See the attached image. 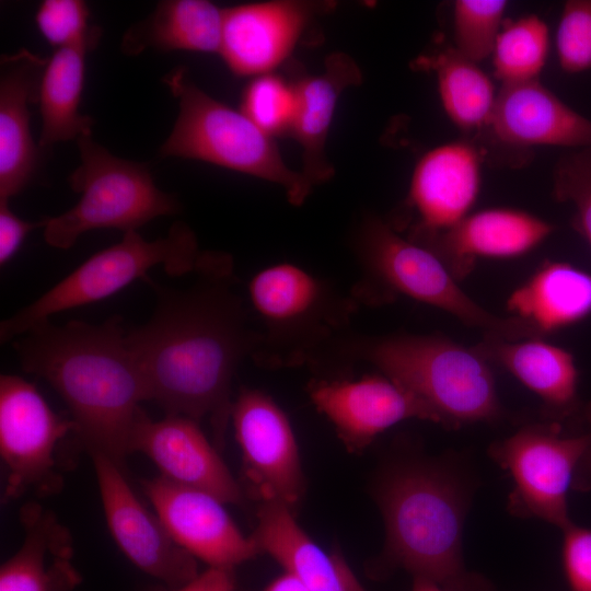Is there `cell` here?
I'll return each mask as SVG.
<instances>
[{
  "label": "cell",
  "mask_w": 591,
  "mask_h": 591,
  "mask_svg": "<svg viewBox=\"0 0 591 591\" xmlns=\"http://www.w3.org/2000/svg\"><path fill=\"white\" fill-rule=\"evenodd\" d=\"M306 392L349 452H361L404 420L439 425L434 413L418 396L381 372L358 379L314 378Z\"/></svg>",
  "instance_id": "5bb4252c"
},
{
  "label": "cell",
  "mask_w": 591,
  "mask_h": 591,
  "mask_svg": "<svg viewBox=\"0 0 591 591\" xmlns=\"http://www.w3.org/2000/svg\"><path fill=\"white\" fill-rule=\"evenodd\" d=\"M185 288L143 279L154 293L150 318L127 331L147 399L165 415L209 418L219 443L231 419V384L239 364L253 357L258 333L236 290L233 258L201 252Z\"/></svg>",
  "instance_id": "6da1fadb"
},
{
  "label": "cell",
  "mask_w": 591,
  "mask_h": 591,
  "mask_svg": "<svg viewBox=\"0 0 591 591\" xmlns=\"http://www.w3.org/2000/svg\"><path fill=\"white\" fill-rule=\"evenodd\" d=\"M200 255L194 231L182 221L154 241L137 231L125 232L118 243L89 257L37 300L2 321L0 340H14L56 313L103 300L137 279L143 280L155 266L170 276L193 274Z\"/></svg>",
  "instance_id": "9c48e42d"
},
{
  "label": "cell",
  "mask_w": 591,
  "mask_h": 591,
  "mask_svg": "<svg viewBox=\"0 0 591 591\" xmlns=\"http://www.w3.org/2000/svg\"><path fill=\"white\" fill-rule=\"evenodd\" d=\"M575 428L544 420L518 428L488 447V455L512 479L507 509L559 530L572 522L568 493L577 467L591 445V425Z\"/></svg>",
  "instance_id": "30bf717a"
},
{
  "label": "cell",
  "mask_w": 591,
  "mask_h": 591,
  "mask_svg": "<svg viewBox=\"0 0 591 591\" xmlns=\"http://www.w3.org/2000/svg\"><path fill=\"white\" fill-rule=\"evenodd\" d=\"M561 566L570 591H591V529L573 521L560 530Z\"/></svg>",
  "instance_id": "d590c367"
},
{
  "label": "cell",
  "mask_w": 591,
  "mask_h": 591,
  "mask_svg": "<svg viewBox=\"0 0 591 591\" xmlns=\"http://www.w3.org/2000/svg\"><path fill=\"white\" fill-rule=\"evenodd\" d=\"M24 538L0 569V591H69L81 580L71 563L72 538L48 509L27 502L21 509Z\"/></svg>",
  "instance_id": "cb8c5ba5"
},
{
  "label": "cell",
  "mask_w": 591,
  "mask_h": 591,
  "mask_svg": "<svg viewBox=\"0 0 591 591\" xmlns=\"http://www.w3.org/2000/svg\"><path fill=\"white\" fill-rule=\"evenodd\" d=\"M236 577L232 568L208 567L188 582L171 591H235Z\"/></svg>",
  "instance_id": "74e56055"
},
{
  "label": "cell",
  "mask_w": 591,
  "mask_h": 591,
  "mask_svg": "<svg viewBox=\"0 0 591 591\" xmlns=\"http://www.w3.org/2000/svg\"><path fill=\"white\" fill-rule=\"evenodd\" d=\"M46 61L25 48L1 59L0 199L20 194L37 172L39 151L31 132L28 104L37 101Z\"/></svg>",
  "instance_id": "7402d4cb"
},
{
  "label": "cell",
  "mask_w": 591,
  "mask_h": 591,
  "mask_svg": "<svg viewBox=\"0 0 591 591\" xmlns=\"http://www.w3.org/2000/svg\"><path fill=\"white\" fill-rule=\"evenodd\" d=\"M488 126L508 146L591 148V120L538 80L502 84Z\"/></svg>",
  "instance_id": "44dd1931"
},
{
  "label": "cell",
  "mask_w": 591,
  "mask_h": 591,
  "mask_svg": "<svg viewBox=\"0 0 591 591\" xmlns=\"http://www.w3.org/2000/svg\"><path fill=\"white\" fill-rule=\"evenodd\" d=\"M231 419L254 495L260 502H279L293 510L305 484L286 413L265 392L243 387L233 401Z\"/></svg>",
  "instance_id": "7c38bea8"
},
{
  "label": "cell",
  "mask_w": 591,
  "mask_h": 591,
  "mask_svg": "<svg viewBox=\"0 0 591 591\" xmlns=\"http://www.w3.org/2000/svg\"><path fill=\"white\" fill-rule=\"evenodd\" d=\"M430 66L437 73L442 106L464 131L488 126L496 95L489 77L454 47L440 51Z\"/></svg>",
  "instance_id": "f1b7e54d"
},
{
  "label": "cell",
  "mask_w": 591,
  "mask_h": 591,
  "mask_svg": "<svg viewBox=\"0 0 591 591\" xmlns=\"http://www.w3.org/2000/svg\"><path fill=\"white\" fill-rule=\"evenodd\" d=\"M224 8L207 0L159 1L144 20L130 26L121 40L129 56L148 48L219 54Z\"/></svg>",
  "instance_id": "4316f807"
},
{
  "label": "cell",
  "mask_w": 591,
  "mask_h": 591,
  "mask_svg": "<svg viewBox=\"0 0 591 591\" xmlns=\"http://www.w3.org/2000/svg\"><path fill=\"white\" fill-rule=\"evenodd\" d=\"M548 47V27L537 15L503 21L491 54L495 76L502 84L538 80Z\"/></svg>",
  "instance_id": "f546056e"
},
{
  "label": "cell",
  "mask_w": 591,
  "mask_h": 591,
  "mask_svg": "<svg viewBox=\"0 0 591 591\" xmlns=\"http://www.w3.org/2000/svg\"><path fill=\"white\" fill-rule=\"evenodd\" d=\"M482 161V152L463 140L426 152L413 172L405 202L410 221L393 228L407 231L406 237L422 243L459 224L478 197Z\"/></svg>",
  "instance_id": "9a60e30c"
},
{
  "label": "cell",
  "mask_w": 591,
  "mask_h": 591,
  "mask_svg": "<svg viewBox=\"0 0 591 591\" xmlns=\"http://www.w3.org/2000/svg\"><path fill=\"white\" fill-rule=\"evenodd\" d=\"M475 347L541 399L544 420L572 427L591 424V407L579 395L575 358L565 348L541 337L510 340L495 336H485Z\"/></svg>",
  "instance_id": "d6986e66"
},
{
  "label": "cell",
  "mask_w": 591,
  "mask_h": 591,
  "mask_svg": "<svg viewBox=\"0 0 591 591\" xmlns=\"http://www.w3.org/2000/svg\"><path fill=\"white\" fill-rule=\"evenodd\" d=\"M81 163L69 176L79 201L56 217L45 218L44 239L68 250L78 237L95 229L137 231L151 220L178 213L176 197L161 190L143 163L118 158L93 140H77Z\"/></svg>",
  "instance_id": "ba28073f"
},
{
  "label": "cell",
  "mask_w": 591,
  "mask_h": 591,
  "mask_svg": "<svg viewBox=\"0 0 591 591\" xmlns=\"http://www.w3.org/2000/svg\"><path fill=\"white\" fill-rule=\"evenodd\" d=\"M463 464L452 456L408 453L389 461L373 485L385 542L372 565L383 577L403 569L447 591H494L463 558V533L474 491Z\"/></svg>",
  "instance_id": "3957f363"
},
{
  "label": "cell",
  "mask_w": 591,
  "mask_h": 591,
  "mask_svg": "<svg viewBox=\"0 0 591 591\" xmlns=\"http://www.w3.org/2000/svg\"><path fill=\"white\" fill-rule=\"evenodd\" d=\"M74 424L57 415L38 390L13 374L0 376V453L7 468L3 499L58 493L62 477L55 453Z\"/></svg>",
  "instance_id": "8fae6325"
},
{
  "label": "cell",
  "mask_w": 591,
  "mask_h": 591,
  "mask_svg": "<svg viewBox=\"0 0 591 591\" xmlns=\"http://www.w3.org/2000/svg\"><path fill=\"white\" fill-rule=\"evenodd\" d=\"M240 109L273 138L289 135L297 109L294 85L274 72L255 77L243 92Z\"/></svg>",
  "instance_id": "1f68e13d"
},
{
  "label": "cell",
  "mask_w": 591,
  "mask_h": 591,
  "mask_svg": "<svg viewBox=\"0 0 591 591\" xmlns=\"http://www.w3.org/2000/svg\"><path fill=\"white\" fill-rule=\"evenodd\" d=\"M141 486L173 540L208 567L234 569L260 554L217 497L161 475Z\"/></svg>",
  "instance_id": "2e32d148"
},
{
  "label": "cell",
  "mask_w": 591,
  "mask_h": 591,
  "mask_svg": "<svg viewBox=\"0 0 591 591\" xmlns=\"http://www.w3.org/2000/svg\"><path fill=\"white\" fill-rule=\"evenodd\" d=\"M553 231V224L540 217L499 207L470 213L449 231L418 244L432 251L460 280L471 273L477 258L524 255Z\"/></svg>",
  "instance_id": "ffe728a7"
},
{
  "label": "cell",
  "mask_w": 591,
  "mask_h": 591,
  "mask_svg": "<svg viewBox=\"0 0 591 591\" xmlns=\"http://www.w3.org/2000/svg\"><path fill=\"white\" fill-rule=\"evenodd\" d=\"M259 327L256 363L267 368L314 364L347 328L359 304L351 294L291 263L256 273L247 285Z\"/></svg>",
  "instance_id": "52a82bcc"
},
{
  "label": "cell",
  "mask_w": 591,
  "mask_h": 591,
  "mask_svg": "<svg viewBox=\"0 0 591 591\" xmlns=\"http://www.w3.org/2000/svg\"><path fill=\"white\" fill-rule=\"evenodd\" d=\"M89 453L108 530L125 556L172 588L195 578L199 573L197 559L173 540L158 514L136 496L121 467L102 453Z\"/></svg>",
  "instance_id": "4fadbf2b"
},
{
  "label": "cell",
  "mask_w": 591,
  "mask_h": 591,
  "mask_svg": "<svg viewBox=\"0 0 591 591\" xmlns=\"http://www.w3.org/2000/svg\"><path fill=\"white\" fill-rule=\"evenodd\" d=\"M322 2L274 0L224 8L219 55L237 77L273 73L293 51Z\"/></svg>",
  "instance_id": "e0dca14e"
},
{
  "label": "cell",
  "mask_w": 591,
  "mask_h": 591,
  "mask_svg": "<svg viewBox=\"0 0 591 591\" xmlns=\"http://www.w3.org/2000/svg\"><path fill=\"white\" fill-rule=\"evenodd\" d=\"M178 103L173 129L160 148L161 158L192 159L280 186L287 199L301 206L313 185L283 160L275 138L258 128L241 109L213 99L185 68L163 78Z\"/></svg>",
  "instance_id": "8992f818"
},
{
  "label": "cell",
  "mask_w": 591,
  "mask_h": 591,
  "mask_svg": "<svg viewBox=\"0 0 591 591\" xmlns=\"http://www.w3.org/2000/svg\"><path fill=\"white\" fill-rule=\"evenodd\" d=\"M146 454L169 480L206 491L224 503H241V487L204 434L199 422L182 415L137 422L131 452Z\"/></svg>",
  "instance_id": "ac0fdd59"
},
{
  "label": "cell",
  "mask_w": 591,
  "mask_h": 591,
  "mask_svg": "<svg viewBox=\"0 0 591 591\" xmlns=\"http://www.w3.org/2000/svg\"><path fill=\"white\" fill-rule=\"evenodd\" d=\"M556 50L564 71L591 69V0L565 3L556 32Z\"/></svg>",
  "instance_id": "e575fe53"
},
{
  "label": "cell",
  "mask_w": 591,
  "mask_h": 591,
  "mask_svg": "<svg viewBox=\"0 0 591 591\" xmlns=\"http://www.w3.org/2000/svg\"><path fill=\"white\" fill-rule=\"evenodd\" d=\"M507 5L505 0H456L453 7L454 48L476 63L491 55Z\"/></svg>",
  "instance_id": "4dcf8cb0"
},
{
  "label": "cell",
  "mask_w": 591,
  "mask_h": 591,
  "mask_svg": "<svg viewBox=\"0 0 591 591\" xmlns=\"http://www.w3.org/2000/svg\"><path fill=\"white\" fill-rule=\"evenodd\" d=\"M571 489L580 493L591 490V445L577 467Z\"/></svg>",
  "instance_id": "f35d334b"
},
{
  "label": "cell",
  "mask_w": 591,
  "mask_h": 591,
  "mask_svg": "<svg viewBox=\"0 0 591 591\" xmlns=\"http://www.w3.org/2000/svg\"><path fill=\"white\" fill-rule=\"evenodd\" d=\"M97 43H84L58 48L44 67L37 102L42 116L39 146L78 140L92 135L94 120L79 112L84 77L85 59Z\"/></svg>",
  "instance_id": "83f0119b"
},
{
  "label": "cell",
  "mask_w": 591,
  "mask_h": 591,
  "mask_svg": "<svg viewBox=\"0 0 591 591\" xmlns=\"http://www.w3.org/2000/svg\"><path fill=\"white\" fill-rule=\"evenodd\" d=\"M553 194L576 209V223L591 246V148L563 157L553 172Z\"/></svg>",
  "instance_id": "836d02e7"
},
{
  "label": "cell",
  "mask_w": 591,
  "mask_h": 591,
  "mask_svg": "<svg viewBox=\"0 0 591 591\" xmlns=\"http://www.w3.org/2000/svg\"><path fill=\"white\" fill-rule=\"evenodd\" d=\"M120 316L102 324L39 323L13 341L24 371L46 380L67 404L89 452L123 468L148 401Z\"/></svg>",
  "instance_id": "7a4b0ae2"
},
{
  "label": "cell",
  "mask_w": 591,
  "mask_h": 591,
  "mask_svg": "<svg viewBox=\"0 0 591 591\" xmlns=\"http://www.w3.org/2000/svg\"><path fill=\"white\" fill-rule=\"evenodd\" d=\"M352 248L361 278L351 290L360 304H383L404 296L505 339L538 337L515 317L498 316L474 301L457 285L444 263L429 248L409 240L390 222L367 215L358 225Z\"/></svg>",
  "instance_id": "5b68a950"
},
{
  "label": "cell",
  "mask_w": 591,
  "mask_h": 591,
  "mask_svg": "<svg viewBox=\"0 0 591 591\" xmlns=\"http://www.w3.org/2000/svg\"><path fill=\"white\" fill-rule=\"evenodd\" d=\"M45 219L25 221L9 207V200L0 199V264L5 265L18 252L26 235L34 229L44 228Z\"/></svg>",
  "instance_id": "8d00e7d4"
},
{
  "label": "cell",
  "mask_w": 591,
  "mask_h": 591,
  "mask_svg": "<svg viewBox=\"0 0 591 591\" xmlns=\"http://www.w3.org/2000/svg\"><path fill=\"white\" fill-rule=\"evenodd\" d=\"M507 311L540 337L576 324L591 314V275L546 262L509 296Z\"/></svg>",
  "instance_id": "484cf974"
},
{
  "label": "cell",
  "mask_w": 591,
  "mask_h": 591,
  "mask_svg": "<svg viewBox=\"0 0 591 591\" xmlns=\"http://www.w3.org/2000/svg\"><path fill=\"white\" fill-rule=\"evenodd\" d=\"M361 82L356 61L345 53H334L325 59L320 73L293 83L297 109L289 135L302 151L304 177L314 186L327 182L334 167L326 155V141L340 95Z\"/></svg>",
  "instance_id": "d4e9b609"
},
{
  "label": "cell",
  "mask_w": 591,
  "mask_h": 591,
  "mask_svg": "<svg viewBox=\"0 0 591 591\" xmlns=\"http://www.w3.org/2000/svg\"><path fill=\"white\" fill-rule=\"evenodd\" d=\"M339 338L325 351L338 349L343 361L374 366L418 396L444 428L496 422L506 417L490 362L475 346L466 347L437 334Z\"/></svg>",
  "instance_id": "277c9868"
},
{
  "label": "cell",
  "mask_w": 591,
  "mask_h": 591,
  "mask_svg": "<svg viewBox=\"0 0 591 591\" xmlns=\"http://www.w3.org/2000/svg\"><path fill=\"white\" fill-rule=\"evenodd\" d=\"M410 591H447L440 584L424 578H413Z\"/></svg>",
  "instance_id": "60d3db41"
},
{
  "label": "cell",
  "mask_w": 591,
  "mask_h": 591,
  "mask_svg": "<svg viewBox=\"0 0 591 591\" xmlns=\"http://www.w3.org/2000/svg\"><path fill=\"white\" fill-rule=\"evenodd\" d=\"M251 536L260 554L269 555L309 591H366L343 555L318 546L282 503L260 502Z\"/></svg>",
  "instance_id": "603a6c76"
},
{
  "label": "cell",
  "mask_w": 591,
  "mask_h": 591,
  "mask_svg": "<svg viewBox=\"0 0 591 591\" xmlns=\"http://www.w3.org/2000/svg\"><path fill=\"white\" fill-rule=\"evenodd\" d=\"M89 19V7L81 0H44L35 14L38 31L56 49L99 43L101 28L90 25Z\"/></svg>",
  "instance_id": "d6a6232c"
},
{
  "label": "cell",
  "mask_w": 591,
  "mask_h": 591,
  "mask_svg": "<svg viewBox=\"0 0 591 591\" xmlns=\"http://www.w3.org/2000/svg\"><path fill=\"white\" fill-rule=\"evenodd\" d=\"M264 591H309L291 572L286 571L271 580Z\"/></svg>",
  "instance_id": "ab89813d"
}]
</instances>
